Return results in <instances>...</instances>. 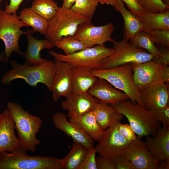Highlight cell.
I'll return each instance as SVG.
<instances>
[{
	"instance_id": "obj_1",
	"label": "cell",
	"mask_w": 169,
	"mask_h": 169,
	"mask_svg": "<svg viewBox=\"0 0 169 169\" xmlns=\"http://www.w3.org/2000/svg\"><path fill=\"white\" fill-rule=\"evenodd\" d=\"M9 62L12 68L3 76L1 80L2 84L10 85L13 80L21 79L33 88L37 87L38 83L43 84L51 91L56 71L55 62L47 60L37 65H30L24 63L21 64L14 60Z\"/></svg>"
},
{
	"instance_id": "obj_2",
	"label": "cell",
	"mask_w": 169,
	"mask_h": 169,
	"mask_svg": "<svg viewBox=\"0 0 169 169\" xmlns=\"http://www.w3.org/2000/svg\"><path fill=\"white\" fill-rule=\"evenodd\" d=\"M7 109L15 123L20 146L27 151L34 152L41 141L36 137L42 121L38 116L31 114L17 103L8 102Z\"/></svg>"
},
{
	"instance_id": "obj_3",
	"label": "cell",
	"mask_w": 169,
	"mask_h": 169,
	"mask_svg": "<svg viewBox=\"0 0 169 169\" xmlns=\"http://www.w3.org/2000/svg\"><path fill=\"white\" fill-rule=\"evenodd\" d=\"M110 105L126 118L139 137L153 136L161 127V123L153 111L129 99Z\"/></svg>"
},
{
	"instance_id": "obj_4",
	"label": "cell",
	"mask_w": 169,
	"mask_h": 169,
	"mask_svg": "<svg viewBox=\"0 0 169 169\" xmlns=\"http://www.w3.org/2000/svg\"><path fill=\"white\" fill-rule=\"evenodd\" d=\"M21 146L10 153H0V169H62L61 159L52 156H31Z\"/></svg>"
},
{
	"instance_id": "obj_5",
	"label": "cell",
	"mask_w": 169,
	"mask_h": 169,
	"mask_svg": "<svg viewBox=\"0 0 169 169\" xmlns=\"http://www.w3.org/2000/svg\"><path fill=\"white\" fill-rule=\"evenodd\" d=\"M89 22H91V19L76 12L71 8L59 7L48 21L47 29L44 35L45 38L53 45L54 43L63 37L73 36L80 24Z\"/></svg>"
},
{
	"instance_id": "obj_6",
	"label": "cell",
	"mask_w": 169,
	"mask_h": 169,
	"mask_svg": "<svg viewBox=\"0 0 169 169\" xmlns=\"http://www.w3.org/2000/svg\"><path fill=\"white\" fill-rule=\"evenodd\" d=\"M92 72L97 78L105 79L115 88L121 90L132 101L145 108L140 92L134 82L131 64L107 69H93Z\"/></svg>"
},
{
	"instance_id": "obj_7",
	"label": "cell",
	"mask_w": 169,
	"mask_h": 169,
	"mask_svg": "<svg viewBox=\"0 0 169 169\" xmlns=\"http://www.w3.org/2000/svg\"><path fill=\"white\" fill-rule=\"evenodd\" d=\"M115 52L112 48L104 44L96 45L69 55L62 54L53 51L48 52L55 61L66 62L72 68L82 67L91 69L101 68L104 59Z\"/></svg>"
},
{
	"instance_id": "obj_8",
	"label": "cell",
	"mask_w": 169,
	"mask_h": 169,
	"mask_svg": "<svg viewBox=\"0 0 169 169\" xmlns=\"http://www.w3.org/2000/svg\"><path fill=\"white\" fill-rule=\"evenodd\" d=\"M24 26L28 27L20 19L17 13L10 14L0 9V39L5 45L4 64L8 62L13 52L23 57V52L20 49L19 41L21 36L27 33V31L21 29Z\"/></svg>"
},
{
	"instance_id": "obj_9",
	"label": "cell",
	"mask_w": 169,
	"mask_h": 169,
	"mask_svg": "<svg viewBox=\"0 0 169 169\" xmlns=\"http://www.w3.org/2000/svg\"><path fill=\"white\" fill-rule=\"evenodd\" d=\"M126 39L113 43L114 53L104 59L102 69H107L127 64L142 63L151 60L154 55Z\"/></svg>"
},
{
	"instance_id": "obj_10",
	"label": "cell",
	"mask_w": 169,
	"mask_h": 169,
	"mask_svg": "<svg viewBox=\"0 0 169 169\" xmlns=\"http://www.w3.org/2000/svg\"><path fill=\"white\" fill-rule=\"evenodd\" d=\"M114 30L113 24L108 23L101 26L93 25L91 22L80 24L75 34L71 36L84 44L88 48L104 44L108 42L113 43L111 35Z\"/></svg>"
},
{
	"instance_id": "obj_11",
	"label": "cell",
	"mask_w": 169,
	"mask_h": 169,
	"mask_svg": "<svg viewBox=\"0 0 169 169\" xmlns=\"http://www.w3.org/2000/svg\"><path fill=\"white\" fill-rule=\"evenodd\" d=\"M121 123L118 121L105 130L95 147L99 155L113 159L120 156L122 151L132 142L124 138L119 133L118 128Z\"/></svg>"
},
{
	"instance_id": "obj_12",
	"label": "cell",
	"mask_w": 169,
	"mask_h": 169,
	"mask_svg": "<svg viewBox=\"0 0 169 169\" xmlns=\"http://www.w3.org/2000/svg\"><path fill=\"white\" fill-rule=\"evenodd\" d=\"M120 156L130 161L136 169H157L159 161L151 153L145 141L137 136Z\"/></svg>"
},
{
	"instance_id": "obj_13",
	"label": "cell",
	"mask_w": 169,
	"mask_h": 169,
	"mask_svg": "<svg viewBox=\"0 0 169 169\" xmlns=\"http://www.w3.org/2000/svg\"><path fill=\"white\" fill-rule=\"evenodd\" d=\"M134 84L139 92L156 83L163 82V67L151 60L142 63H131Z\"/></svg>"
},
{
	"instance_id": "obj_14",
	"label": "cell",
	"mask_w": 169,
	"mask_h": 169,
	"mask_svg": "<svg viewBox=\"0 0 169 169\" xmlns=\"http://www.w3.org/2000/svg\"><path fill=\"white\" fill-rule=\"evenodd\" d=\"M55 65L51 91L53 101L57 102L61 97L66 98L72 93V68L62 61H56Z\"/></svg>"
},
{
	"instance_id": "obj_15",
	"label": "cell",
	"mask_w": 169,
	"mask_h": 169,
	"mask_svg": "<svg viewBox=\"0 0 169 169\" xmlns=\"http://www.w3.org/2000/svg\"><path fill=\"white\" fill-rule=\"evenodd\" d=\"M145 108L153 111L169 104V83L161 82L139 92Z\"/></svg>"
},
{
	"instance_id": "obj_16",
	"label": "cell",
	"mask_w": 169,
	"mask_h": 169,
	"mask_svg": "<svg viewBox=\"0 0 169 169\" xmlns=\"http://www.w3.org/2000/svg\"><path fill=\"white\" fill-rule=\"evenodd\" d=\"M61 103L62 108L67 110L69 118L82 115L91 110L100 100L88 92L72 93Z\"/></svg>"
},
{
	"instance_id": "obj_17",
	"label": "cell",
	"mask_w": 169,
	"mask_h": 169,
	"mask_svg": "<svg viewBox=\"0 0 169 169\" xmlns=\"http://www.w3.org/2000/svg\"><path fill=\"white\" fill-rule=\"evenodd\" d=\"M15 130L14 120L6 109L1 113L0 121V153L12 152L21 147Z\"/></svg>"
},
{
	"instance_id": "obj_18",
	"label": "cell",
	"mask_w": 169,
	"mask_h": 169,
	"mask_svg": "<svg viewBox=\"0 0 169 169\" xmlns=\"http://www.w3.org/2000/svg\"><path fill=\"white\" fill-rule=\"evenodd\" d=\"M67 116L59 112L54 114L52 119L56 128L71 137L73 141L81 143L88 149L94 147V140L77 125L68 121Z\"/></svg>"
},
{
	"instance_id": "obj_19",
	"label": "cell",
	"mask_w": 169,
	"mask_h": 169,
	"mask_svg": "<svg viewBox=\"0 0 169 169\" xmlns=\"http://www.w3.org/2000/svg\"><path fill=\"white\" fill-rule=\"evenodd\" d=\"M88 92L100 101L110 105L129 99L124 92L114 88L112 85L102 78H98Z\"/></svg>"
},
{
	"instance_id": "obj_20",
	"label": "cell",
	"mask_w": 169,
	"mask_h": 169,
	"mask_svg": "<svg viewBox=\"0 0 169 169\" xmlns=\"http://www.w3.org/2000/svg\"><path fill=\"white\" fill-rule=\"evenodd\" d=\"M25 34L28 41V45L23 57L25 59L24 63L30 65H37L42 64L48 60L42 58L40 52L44 49H51L53 44L48 40L39 39L33 36L35 32L33 30L28 29Z\"/></svg>"
},
{
	"instance_id": "obj_21",
	"label": "cell",
	"mask_w": 169,
	"mask_h": 169,
	"mask_svg": "<svg viewBox=\"0 0 169 169\" xmlns=\"http://www.w3.org/2000/svg\"><path fill=\"white\" fill-rule=\"evenodd\" d=\"M145 142L159 161L169 159V127H161L154 135L146 136Z\"/></svg>"
},
{
	"instance_id": "obj_22",
	"label": "cell",
	"mask_w": 169,
	"mask_h": 169,
	"mask_svg": "<svg viewBox=\"0 0 169 169\" xmlns=\"http://www.w3.org/2000/svg\"><path fill=\"white\" fill-rule=\"evenodd\" d=\"M92 110L97 123L104 130L120 121L124 117L110 105L100 100Z\"/></svg>"
},
{
	"instance_id": "obj_23",
	"label": "cell",
	"mask_w": 169,
	"mask_h": 169,
	"mask_svg": "<svg viewBox=\"0 0 169 169\" xmlns=\"http://www.w3.org/2000/svg\"><path fill=\"white\" fill-rule=\"evenodd\" d=\"M69 119L70 121L77 125L93 140L99 141L105 130L97 123L92 110L80 116Z\"/></svg>"
},
{
	"instance_id": "obj_24",
	"label": "cell",
	"mask_w": 169,
	"mask_h": 169,
	"mask_svg": "<svg viewBox=\"0 0 169 169\" xmlns=\"http://www.w3.org/2000/svg\"><path fill=\"white\" fill-rule=\"evenodd\" d=\"M114 7L121 14L124 20V38L130 41L137 33L142 31V23L138 18L125 8L121 0H117V4Z\"/></svg>"
},
{
	"instance_id": "obj_25",
	"label": "cell",
	"mask_w": 169,
	"mask_h": 169,
	"mask_svg": "<svg viewBox=\"0 0 169 169\" xmlns=\"http://www.w3.org/2000/svg\"><path fill=\"white\" fill-rule=\"evenodd\" d=\"M92 70L82 67L72 68L73 93L88 92L96 82L98 78L93 74Z\"/></svg>"
},
{
	"instance_id": "obj_26",
	"label": "cell",
	"mask_w": 169,
	"mask_h": 169,
	"mask_svg": "<svg viewBox=\"0 0 169 169\" xmlns=\"http://www.w3.org/2000/svg\"><path fill=\"white\" fill-rule=\"evenodd\" d=\"M142 24V31L169 29V9L161 13L145 12L139 18Z\"/></svg>"
},
{
	"instance_id": "obj_27",
	"label": "cell",
	"mask_w": 169,
	"mask_h": 169,
	"mask_svg": "<svg viewBox=\"0 0 169 169\" xmlns=\"http://www.w3.org/2000/svg\"><path fill=\"white\" fill-rule=\"evenodd\" d=\"M88 149L81 143L73 140L72 146L69 152L61 159L62 169H78Z\"/></svg>"
},
{
	"instance_id": "obj_28",
	"label": "cell",
	"mask_w": 169,
	"mask_h": 169,
	"mask_svg": "<svg viewBox=\"0 0 169 169\" xmlns=\"http://www.w3.org/2000/svg\"><path fill=\"white\" fill-rule=\"evenodd\" d=\"M20 19L28 27L31 26L33 30L44 35L47 31L48 21L40 16L30 8L22 10L19 16Z\"/></svg>"
},
{
	"instance_id": "obj_29",
	"label": "cell",
	"mask_w": 169,
	"mask_h": 169,
	"mask_svg": "<svg viewBox=\"0 0 169 169\" xmlns=\"http://www.w3.org/2000/svg\"><path fill=\"white\" fill-rule=\"evenodd\" d=\"M34 12L49 21L59 7L54 0H34L30 8Z\"/></svg>"
},
{
	"instance_id": "obj_30",
	"label": "cell",
	"mask_w": 169,
	"mask_h": 169,
	"mask_svg": "<svg viewBox=\"0 0 169 169\" xmlns=\"http://www.w3.org/2000/svg\"><path fill=\"white\" fill-rule=\"evenodd\" d=\"M53 46L62 50L66 55L72 54L88 48L84 44L71 36L63 37L54 43Z\"/></svg>"
},
{
	"instance_id": "obj_31",
	"label": "cell",
	"mask_w": 169,
	"mask_h": 169,
	"mask_svg": "<svg viewBox=\"0 0 169 169\" xmlns=\"http://www.w3.org/2000/svg\"><path fill=\"white\" fill-rule=\"evenodd\" d=\"M130 42L137 47L146 50L148 53L155 56L157 57L160 54L154 43L143 31L137 33Z\"/></svg>"
},
{
	"instance_id": "obj_32",
	"label": "cell",
	"mask_w": 169,
	"mask_h": 169,
	"mask_svg": "<svg viewBox=\"0 0 169 169\" xmlns=\"http://www.w3.org/2000/svg\"><path fill=\"white\" fill-rule=\"evenodd\" d=\"M99 3L98 0H76L71 8L76 12L92 19Z\"/></svg>"
},
{
	"instance_id": "obj_33",
	"label": "cell",
	"mask_w": 169,
	"mask_h": 169,
	"mask_svg": "<svg viewBox=\"0 0 169 169\" xmlns=\"http://www.w3.org/2000/svg\"><path fill=\"white\" fill-rule=\"evenodd\" d=\"M146 33L154 43L169 48V29L154 30Z\"/></svg>"
},
{
	"instance_id": "obj_34",
	"label": "cell",
	"mask_w": 169,
	"mask_h": 169,
	"mask_svg": "<svg viewBox=\"0 0 169 169\" xmlns=\"http://www.w3.org/2000/svg\"><path fill=\"white\" fill-rule=\"evenodd\" d=\"M140 6L146 11L153 13L163 12L169 8L161 0H136Z\"/></svg>"
},
{
	"instance_id": "obj_35",
	"label": "cell",
	"mask_w": 169,
	"mask_h": 169,
	"mask_svg": "<svg viewBox=\"0 0 169 169\" xmlns=\"http://www.w3.org/2000/svg\"><path fill=\"white\" fill-rule=\"evenodd\" d=\"M96 153L95 146L88 149L78 169H97L96 161Z\"/></svg>"
},
{
	"instance_id": "obj_36",
	"label": "cell",
	"mask_w": 169,
	"mask_h": 169,
	"mask_svg": "<svg viewBox=\"0 0 169 169\" xmlns=\"http://www.w3.org/2000/svg\"><path fill=\"white\" fill-rule=\"evenodd\" d=\"M156 47L160 54L157 57L154 56L152 60L162 67L169 66V48L160 46Z\"/></svg>"
},
{
	"instance_id": "obj_37",
	"label": "cell",
	"mask_w": 169,
	"mask_h": 169,
	"mask_svg": "<svg viewBox=\"0 0 169 169\" xmlns=\"http://www.w3.org/2000/svg\"><path fill=\"white\" fill-rule=\"evenodd\" d=\"M152 111L163 127H169V104L163 108Z\"/></svg>"
},
{
	"instance_id": "obj_38",
	"label": "cell",
	"mask_w": 169,
	"mask_h": 169,
	"mask_svg": "<svg viewBox=\"0 0 169 169\" xmlns=\"http://www.w3.org/2000/svg\"><path fill=\"white\" fill-rule=\"evenodd\" d=\"M118 130L121 135L126 140L133 141L137 137L130 125L128 124H120Z\"/></svg>"
},
{
	"instance_id": "obj_39",
	"label": "cell",
	"mask_w": 169,
	"mask_h": 169,
	"mask_svg": "<svg viewBox=\"0 0 169 169\" xmlns=\"http://www.w3.org/2000/svg\"><path fill=\"white\" fill-rule=\"evenodd\" d=\"M97 169H116L113 160L99 155L96 157Z\"/></svg>"
},
{
	"instance_id": "obj_40",
	"label": "cell",
	"mask_w": 169,
	"mask_h": 169,
	"mask_svg": "<svg viewBox=\"0 0 169 169\" xmlns=\"http://www.w3.org/2000/svg\"><path fill=\"white\" fill-rule=\"evenodd\" d=\"M125 3L129 10L138 18L146 11L139 4L136 0H121Z\"/></svg>"
},
{
	"instance_id": "obj_41",
	"label": "cell",
	"mask_w": 169,
	"mask_h": 169,
	"mask_svg": "<svg viewBox=\"0 0 169 169\" xmlns=\"http://www.w3.org/2000/svg\"><path fill=\"white\" fill-rule=\"evenodd\" d=\"M112 159L116 169H136L130 161L120 155Z\"/></svg>"
},
{
	"instance_id": "obj_42",
	"label": "cell",
	"mask_w": 169,
	"mask_h": 169,
	"mask_svg": "<svg viewBox=\"0 0 169 169\" xmlns=\"http://www.w3.org/2000/svg\"><path fill=\"white\" fill-rule=\"evenodd\" d=\"M10 3L7 4L5 11L8 13L12 14L17 13L18 8L23 0H10Z\"/></svg>"
},
{
	"instance_id": "obj_43",
	"label": "cell",
	"mask_w": 169,
	"mask_h": 169,
	"mask_svg": "<svg viewBox=\"0 0 169 169\" xmlns=\"http://www.w3.org/2000/svg\"><path fill=\"white\" fill-rule=\"evenodd\" d=\"M161 79L164 83H169V67L168 66L163 67L162 69Z\"/></svg>"
},
{
	"instance_id": "obj_44",
	"label": "cell",
	"mask_w": 169,
	"mask_h": 169,
	"mask_svg": "<svg viewBox=\"0 0 169 169\" xmlns=\"http://www.w3.org/2000/svg\"><path fill=\"white\" fill-rule=\"evenodd\" d=\"M169 159L159 161L157 169H169Z\"/></svg>"
},
{
	"instance_id": "obj_45",
	"label": "cell",
	"mask_w": 169,
	"mask_h": 169,
	"mask_svg": "<svg viewBox=\"0 0 169 169\" xmlns=\"http://www.w3.org/2000/svg\"><path fill=\"white\" fill-rule=\"evenodd\" d=\"M76 1V0H63L61 7L64 8H70Z\"/></svg>"
},
{
	"instance_id": "obj_46",
	"label": "cell",
	"mask_w": 169,
	"mask_h": 169,
	"mask_svg": "<svg viewBox=\"0 0 169 169\" xmlns=\"http://www.w3.org/2000/svg\"><path fill=\"white\" fill-rule=\"evenodd\" d=\"M99 3L101 4L110 5L113 7L115 6L117 3V0H98Z\"/></svg>"
},
{
	"instance_id": "obj_47",
	"label": "cell",
	"mask_w": 169,
	"mask_h": 169,
	"mask_svg": "<svg viewBox=\"0 0 169 169\" xmlns=\"http://www.w3.org/2000/svg\"><path fill=\"white\" fill-rule=\"evenodd\" d=\"M5 52L4 50L0 53V61L4 62L5 59Z\"/></svg>"
},
{
	"instance_id": "obj_48",
	"label": "cell",
	"mask_w": 169,
	"mask_h": 169,
	"mask_svg": "<svg viewBox=\"0 0 169 169\" xmlns=\"http://www.w3.org/2000/svg\"><path fill=\"white\" fill-rule=\"evenodd\" d=\"M162 2L166 6L169 8V0H161Z\"/></svg>"
},
{
	"instance_id": "obj_49",
	"label": "cell",
	"mask_w": 169,
	"mask_h": 169,
	"mask_svg": "<svg viewBox=\"0 0 169 169\" xmlns=\"http://www.w3.org/2000/svg\"><path fill=\"white\" fill-rule=\"evenodd\" d=\"M1 113H0V121L1 118Z\"/></svg>"
},
{
	"instance_id": "obj_50",
	"label": "cell",
	"mask_w": 169,
	"mask_h": 169,
	"mask_svg": "<svg viewBox=\"0 0 169 169\" xmlns=\"http://www.w3.org/2000/svg\"><path fill=\"white\" fill-rule=\"evenodd\" d=\"M3 0H0V7L1 6V4H0V2L2 1Z\"/></svg>"
}]
</instances>
